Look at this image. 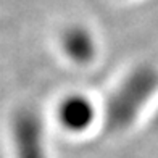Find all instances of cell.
<instances>
[{
  "label": "cell",
  "mask_w": 158,
  "mask_h": 158,
  "mask_svg": "<svg viewBox=\"0 0 158 158\" xmlns=\"http://www.w3.org/2000/svg\"><path fill=\"white\" fill-rule=\"evenodd\" d=\"M11 137L16 158H48L45 126L35 108L24 106L16 111L11 123Z\"/></svg>",
  "instance_id": "obj_2"
},
{
  "label": "cell",
  "mask_w": 158,
  "mask_h": 158,
  "mask_svg": "<svg viewBox=\"0 0 158 158\" xmlns=\"http://www.w3.org/2000/svg\"><path fill=\"white\" fill-rule=\"evenodd\" d=\"M97 110L87 97L73 94L63 100L58 108V119L69 132H84L94 124Z\"/></svg>",
  "instance_id": "obj_3"
},
{
  "label": "cell",
  "mask_w": 158,
  "mask_h": 158,
  "mask_svg": "<svg viewBox=\"0 0 158 158\" xmlns=\"http://www.w3.org/2000/svg\"><path fill=\"white\" fill-rule=\"evenodd\" d=\"M61 47L69 60L77 64H87L97 53V44L92 32L84 26H69L61 35Z\"/></svg>",
  "instance_id": "obj_4"
},
{
  "label": "cell",
  "mask_w": 158,
  "mask_h": 158,
  "mask_svg": "<svg viewBox=\"0 0 158 158\" xmlns=\"http://www.w3.org/2000/svg\"><path fill=\"white\" fill-rule=\"evenodd\" d=\"M156 85V76L152 69L139 68L132 71L106 103L105 119L113 131L126 129L142 111Z\"/></svg>",
  "instance_id": "obj_1"
}]
</instances>
